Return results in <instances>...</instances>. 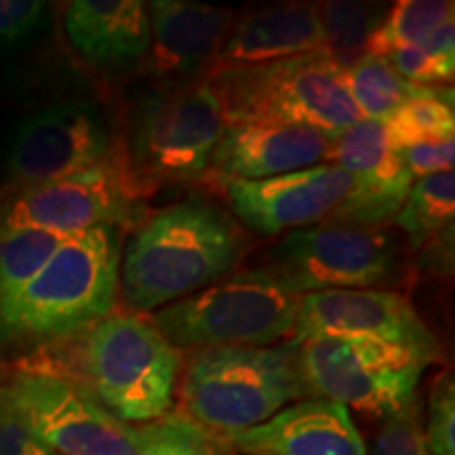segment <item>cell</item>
Here are the masks:
<instances>
[{"instance_id":"1","label":"cell","mask_w":455,"mask_h":455,"mask_svg":"<svg viewBox=\"0 0 455 455\" xmlns=\"http://www.w3.org/2000/svg\"><path fill=\"white\" fill-rule=\"evenodd\" d=\"M184 356L141 315H110L36 350L20 369L81 386L100 405L131 426L171 413Z\"/></svg>"},{"instance_id":"2","label":"cell","mask_w":455,"mask_h":455,"mask_svg":"<svg viewBox=\"0 0 455 455\" xmlns=\"http://www.w3.org/2000/svg\"><path fill=\"white\" fill-rule=\"evenodd\" d=\"M249 236L204 196L164 207L129 238L118 293L133 312L161 310L201 291L236 268Z\"/></svg>"},{"instance_id":"3","label":"cell","mask_w":455,"mask_h":455,"mask_svg":"<svg viewBox=\"0 0 455 455\" xmlns=\"http://www.w3.org/2000/svg\"><path fill=\"white\" fill-rule=\"evenodd\" d=\"M118 228L68 236L47 264L0 306V341L38 348L72 338L110 315L118 295Z\"/></svg>"},{"instance_id":"4","label":"cell","mask_w":455,"mask_h":455,"mask_svg":"<svg viewBox=\"0 0 455 455\" xmlns=\"http://www.w3.org/2000/svg\"><path fill=\"white\" fill-rule=\"evenodd\" d=\"M184 363L180 413L218 436L253 428L281 409L312 398L293 341L195 350Z\"/></svg>"},{"instance_id":"5","label":"cell","mask_w":455,"mask_h":455,"mask_svg":"<svg viewBox=\"0 0 455 455\" xmlns=\"http://www.w3.org/2000/svg\"><path fill=\"white\" fill-rule=\"evenodd\" d=\"M204 81L218 95L226 124H298L335 138L363 118L346 89L344 70L325 51L224 68Z\"/></svg>"},{"instance_id":"6","label":"cell","mask_w":455,"mask_h":455,"mask_svg":"<svg viewBox=\"0 0 455 455\" xmlns=\"http://www.w3.org/2000/svg\"><path fill=\"white\" fill-rule=\"evenodd\" d=\"M298 306L299 295L264 266L224 276L164 306L150 321L180 352L266 348L293 333Z\"/></svg>"},{"instance_id":"7","label":"cell","mask_w":455,"mask_h":455,"mask_svg":"<svg viewBox=\"0 0 455 455\" xmlns=\"http://www.w3.org/2000/svg\"><path fill=\"white\" fill-rule=\"evenodd\" d=\"M226 127L221 104L207 81H161L131 112L129 167L152 192L163 181L201 180Z\"/></svg>"},{"instance_id":"8","label":"cell","mask_w":455,"mask_h":455,"mask_svg":"<svg viewBox=\"0 0 455 455\" xmlns=\"http://www.w3.org/2000/svg\"><path fill=\"white\" fill-rule=\"evenodd\" d=\"M293 344L312 398L379 419L418 401L419 379L432 365L418 352L384 341L315 335Z\"/></svg>"},{"instance_id":"9","label":"cell","mask_w":455,"mask_h":455,"mask_svg":"<svg viewBox=\"0 0 455 455\" xmlns=\"http://www.w3.org/2000/svg\"><path fill=\"white\" fill-rule=\"evenodd\" d=\"M146 195L148 188L116 146L93 167L47 184L17 188L0 207V228H36L74 236L93 228L133 226Z\"/></svg>"},{"instance_id":"10","label":"cell","mask_w":455,"mask_h":455,"mask_svg":"<svg viewBox=\"0 0 455 455\" xmlns=\"http://www.w3.org/2000/svg\"><path fill=\"white\" fill-rule=\"evenodd\" d=\"M289 291L378 289L398 278V247L382 228L321 221L289 232L266 266Z\"/></svg>"},{"instance_id":"11","label":"cell","mask_w":455,"mask_h":455,"mask_svg":"<svg viewBox=\"0 0 455 455\" xmlns=\"http://www.w3.org/2000/svg\"><path fill=\"white\" fill-rule=\"evenodd\" d=\"M3 386L55 455H144L138 426L118 419L81 386L32 369H17Z\"/></svg>"},{"instance_id":"12","label":"cell","mask_w":455,"mask_h":455,"mask_svg":"<svg viewBox=\"0 0 455 455\" xmlns=\"http://www.w3.org/2000/svg\"><path fill=\"white\" fill-rule=\"evenodd\" d=\"M116 148L110 124L95 101L66 100L24 118L11 135L7 173L17 188L78 173Z\"/></svg>"},{"instance_id":"13","label":"cell","mask_w":455,"mask_h":455,"mask_svg":"<svg viewBox=\"0 0 455 455\" xmlns=\"http://www.w3.org/2000/svg\"><path fill=\"white\" fill-rule=\"evenodd\" d=\"M315 335L401 346L436 363L443 348L405 295L386 289H333L301 295L291 341Z\"/></svg>"},{"instance_id":"14","label":"cell","mask_w":455,"mask_h":455,"mask_svg":"<svg viewBox=\"0 0 455 455\" xmlns=\"http://www.w3.org/2000/svg\"><path fill=\"white\" fill-rule=\"evenodd\" d=\"M352 190V175L331 163L278 178L224 184L232 212L259 236H278L329 221Z\"/></svg>"},{"instance_id":"15","label":"cell","mask_w":455,"mask_h":455,"mask_svg":"<svg viewBox=\"0 0 455 455\" xmlns=\"http://www.w3.org/2000/svg\"><path fill=\"white\" fill-rule=\"evenodd\" d=\"M327 163L344 169L355 180L348 201L329 221L382 228L405 203L413 180L398 150L390 146L384 123L361 118L331 140Z\"/></svg>"},{"instance_id":"16","label":"cell","mask_w":455,"mask_h":455,"mask_svg":"<svg viewBox=\"0 0 455 455\" xmlns=\"http://www.w3.org/2000/svg\"><path fill=\"white\" fill-rule=\"evenodd\" d=\"M331 140L298 124L230 123L221 131L207 173L221 186L278 178L327 163Z\"/></svg>"},{"instance_id":"17","label":"cell","mask_w":455,"mask_h":455,"mask_svg":"<svg viewBox=\"0 0 455 455\" xmlns=\"http://www.w3.org/2000/svg\"><path fill=\"white\" fill-rule=\"evenodd\" d=\"M221 439L238 455H367L348 409L327 398H304Z\"/></svg>"},{"instance_id":"18","label":"cell","mask_w":455,"mask_h":455,"mask_svg":"<svg viewBox=\"0 0 455 455\" xmlns=\"http://www.w3.org/2000/svg\"><path fill=\"white\" fill-rule=\"evenodd\" d=\"M148 70L163 83L188 81L212 68L236 21L230 9L190 0H155L148 4Z\"/></svg>"},{"instance_id":"19","label":"cell","mask_w":455,"mask_h":455,"mask_svg":"<svg viewBox=\"0 0 455 455\" xmlns=\"http://www.w3.org/2000/svg\"><path fill=\"white\" fill-rule=\"evenodd\" d=\"M64 30L93 68H124L150 49V17L141 0H74L64 11Z\"/></svg>"},{"instance_id":"20","label":"cell","mask_w":455,"mask_h":455,"mask_svg":"<svg viewBox=\"0 0 455 455\" xmlns=\"http://www.w3.org/2000/svg\"><path fill=\"white\" fill-rule=\"evenodd\" d=\"M323 44L316 4L293 3L255 11L235 21L209 72L315 53L323 51Z\"/></svg>"},{"instance_id":"21","label":"cell","mask_w":455,"mask_h":455,"mask_svg":"<svg viewBox=\"0 0 455 455\" xmlns=\"http://www.w3.org/2000/svg\"><path fill=\"white\" fill-rule=\"evenodd\" d=\"M384 127L395 150L453 138V89H447V84H413L411 93L390 114Z\"/></svg>"},{"instance_id":"22","label":"cell","mask_w":455,"mask_h":455,"mask_svg":"<svg viewBox=\"0 0 455 455\" xmlns=\"http://www.w3.org/2000/svg\"><path fill=\"white\" fill-rule=\"evenodd\" d=\"M455 218V175H428L411 184L405 203L395 215V226L405 232L409 247L422 249L426 243L453 228Z\"/></svg>"},{"instance_id":"23","label":"cell","mask_w":455,"mask_h":455,"mask_svg":"<svg viewBox=\"0 0 455 455\" xmlns=\"http://www.w3.org/2000/svg\"><path fill=\"white\" fill-rule=\"evenodd\" d=\"M316 9L325 38L323 51L341 70L367 55L369 41L388 13L384 4L350 3V0L323 3L316 4Z\"/></svg>"},{"instance_id":"24","label":"cell","mask_w":455,"mask_h":455,"mask_svg":"<svg viewBox=\"0 0 455 455\" xmlns=\"http://www.w3.org/2000/svg\"><path fill=\"white\" fill-rule=\"evenodd\" d=\"M344 83L352 104L367 121L386 123L407 95L411 83L403 81L382 55H365L344 70Z\"/></svg>"},{"instance_id":"25","label":"cell","mask_w":455,"mask_h":455,"mask_svg":"<svg viewBox=\"0 0 455 455\" xmlns=\"http://www.w3.org/2000/svg\"><path fill=\"white\" fill-rule=\"evenodd\" d=\"M451 0H401L386 13L369 41L367 55H386L398 47H419L443 24L453 21Z\"/></svg>"},{"instance_id":"26","label":"cell","mask_w":455,"mask_h":455,"mask_svg":"<svg viewBox=\"0 0 455 455\" xmlns=\"http://www.w3.org/2000/svg\"><path fill=\"white\" fill-rule=\"evenodd\" d=\"M66 238L36 228H0V306L47 264Z\"/></svg>"},{"instance_id":"27","label":"cell","mask_w":455,"mask_h":455,"mask_svg":"<svg viewBox=\"0 0 455 455\" xmlns=\"http://www.w3.org/2000/svg\"><path fill=\"white\" fill-rule=\"evenodd\" d=\"M430 455H455V382L451 371L435 378L428 396V419L422 426Z\"/></svg>"},{"instance_id":"28","label":"cell","mask_w":455,"mask_h":455,"mask_svg":"<svg viewBox=\"0 0 455 455\" xmlns=\"http://www.w3.org/2000/svg\"><path fill=\"white\" fill-rule=\"evenodd\" d=\"M371 455H430L424 441L418 401L382 419Z\"/></svg>"},{"instance_id":"29","label":"cell","mask_w":455,"mask_h":455,"mask_svg":"<svg viewBox=\"0 0 455 455\" xmlns=\"http://www.w3.org/2000/svg\"><path fill=\"white\" fill-rule=\"evenodd\" d=\"M47 4L38 0H0V51L20 47L41 30Z\"/></svg>"},{"instance_id":"30","label":"cell","mask_w":455,"mask_h":455,"mask_svg":"<svg viewBox=\"0 0 455 455\" xmlns=\"http://www.w3.org/2000/svg\"><path fill=\"white\" fill-rule=\"evenodd\" d=\"M0 455H55L34 436L0 384Z\"/></svg>"},{"instance_id":"31","label":"cell","mask_w":455,"mask_h":455,"mask_svg":"<svg viewBox=\"0 0 455 455\" xmlns=\"http://www.w3.org/2000/svg\"><path fill=\"white\" fill-rule=\"evenodd\" d=\"M384 57L398 76L411 84H447L453 81V70L432 60L422 47H398Z\"/></svg>"},{"instance_id":"32","label":"cell","mask_w":455,"mask_h":455,"mask_svg":"<svg viewBox=\"0 0 455 455\" xmlns=\"http://www.w3.org/2000/svg\"><path fill=\"white\" fill-rule=\"evenodd\" d=\"M398 156H401L411 180L447 173L455 167V138L403 148V150H398Z\"/></svg>"},{"instance_id":"33","label":"cell","mask_w":455,"mask_h":455,"mask_svg":"<svg viewBox=\"0 0 455 455\" xmlns=\"http://www.w3.org/2000/svg\"><path fill=\"white\" fill-rule=\"evenodd\" d=\"M226 447H228V445H226ZM224 455H238V453H235V451H232V449H230V447H228V449H226V453H224Z\"/></svg>"}]
</instances>
